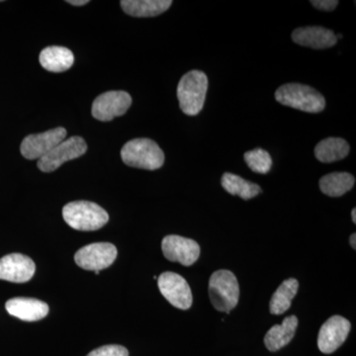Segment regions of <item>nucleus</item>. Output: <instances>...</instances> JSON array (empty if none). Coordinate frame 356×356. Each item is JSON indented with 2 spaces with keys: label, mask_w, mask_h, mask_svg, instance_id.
<instances>
[{
  "label": "nucleus",
  "mask_w": 356,
  "mask_h": 356,
  "mask_svg": "<svg viewBox=\"0 0 356 356\" xmlns=\"http://www.w3.org/2000/svg\"><path fill=\"white\" fill-rule=\"evenodd\" d=\"M350 321L341 316H332L318 332V348L325 355L334 353L343 346L350 334Z\"/></svg>",
  "instance_id": "9b49d317"
},
{
  "label": "nucleus",
  "mask_w": 356,
  "mask_h": 356,
  "mask_svg": "<svg viewBox=\"0 0 356 356\" xmlns=\"http://www.w3.org/2000/svg\"><path fill=\"white\" fill-rule=\"evenodd\" d=\"M312 6L323 11H332L336 9L339 1L336 0H314L311 1Z\"/></svg>",
  "instance_id": "393cba45"
},
{
  "label": "nucleus",
  "mask_w": 356,
  "mask_h": 356,
  "mask_svg": "<svg viewBox=\"0 0 356 356\" xmlns=\"http://www.w3.org/2000/svg\"><path fill=\"white\" fill-rule=\"evenodd\" d=\"M65 222L77 231L88 232L102 229L109 221V215L102 207L89 201H74L63 209Z\"/></svg>",
  "instance_id": "7ed1b4c3"
},
{
  "label": "nucleus",
  "mask_w": 356,
  "mask_h": 356,
  "mask_svg": "<svg viewBox=\"0 0 356 356\" xmlns=\"http://www.w3.org/2000/svg\"><path fill=\"white\" fill-rule=\"evenodd\" d=\"M86 356H129V351L124 346L109 344V346L96 348Z\"/></svg>",
  "instance_id": "b1692460"
},
{
  "label": "nucleus",
  "mask_w": 356,
  "mask_h": 356,
  "mask_svg": "<svg viewBox=\"0 0 356 356\" xmlns=\"http://www.w3.org/2000/svg\"><path fill=\"white\" fill-rule=\"evenodd\" d=\"M67 2V3L72 4V6H83L88 4L89 1L88 0H69V1Z\"/></svg>",
  "instance_id": "a878e982"
},
{
  "label": "nucleus",
  "mask_w": 356,
  "mask_h": 356,
  "mask_svg": "<svg viewBox=\"0 0 356 356\" xmlns=\"http://www.w3.org/2000/svg\"><path fill=\"white\" fill-rule=\"evenodd\" d=\"M132 104V97L126 91H107L95 98L91 113L102 122L113 120L123 116Z\"/></svg>",
  "instance_id": "0eeeda50"
},
{
  "label": "nucleus",
  "mask_w": 356,
  "mask_h": 356,
  "mask_svg": "<svg viewBox=\"0 0 356 356\" xmlns=\"http://www.w3.org/2000/svg\"><path fill=\"white\" fill-rule=\"evenodd\" d=\"M125 13L134 17H154L165 13L172 6V0H122Z\"/></svg>",
  "instance_id": "a211bd4d"
},
{
  "label": "nucleus",
  "mask_w": 356,
  "mask_h": 356,
  "mask_svg": "<svg viewBox=\"0 0 356 356\" xmlns=\"http://www.w3.org/2000/svg\"><path fill=\"white\" fill-rule=\"evenodd\" d=\"M125 165L142 170H156L165 163V154L154 140L140 138L129 140L121 149Z\"/></svg>",
  "instance_id": "f257e3e1"
},
{
  "label": "nucleus",
  "mask_w": 356,
  "mask_h": 356,
  "mask_svg": "<svg viewBox=\"0 0 356 356\" xmlns=\"http://www.w3.org/2000/svg\"><path fill=\"white\" fill-rule=\"evenodd\" d=\"M117 257V248L109 243H95L77 250L76 264L86 270L100 271L108 268Z\"/></svg>",
  "instance_id": "6e6552de"
},
{
  "label": "nucleus",
  "mask_w": 356,
  "mask_h": 356,
  "mask_svg": "<svg viewBox=\"0 0 356 356\" xmlns=\"http://www.w3.org/2000/svg\"><path fill=\"white\" fill-rule=\"evenodd\" d=\"M67 137V130L63 127L51 129L44 133L32 134L21 143L20 152L27 159H40L50 153Z\"/></svg>",
  "instance_id": "1a4fd4ad"
},
{
  "label": "nucleus",
  "mask_w": 356,
  "mask_h": 356,
  "mask_svg": "<svg viewBox=\"0 0 356 356\" xmlns=\"http://www.w3.org/2000/svg\"><path fill=\"white\" fill-rule=\"evenodd\" d=\"M292 40L300 46L312 49H327L334 46L337 40L332 30L321 26L298 28L292 33Z\"/></svg>",
  "instance_id": "4468645a"
},
{
  "label": "nucleus",
  "mask_w": 356,
  "mask_h": 356,
  "mask_svg": "<svg viewBox=\"0 0 356 356\" xmlns=\"http://www.w3.org/2000/svg\"><path fill=\"white\" fill-rule=\"evenodd\" d=\"M207 89L208 77L203 72L191 70L185 74L177 86V98L182 112L188 116L200 113Z\"/></svg>",
  "instance_id": "f03ea898"
},
{
  "label": "nucleus",
  "mask_w": 356,
  "mask_h": 356,
  "mask_svg": "<svg viewBox=\"0 0 356 356\" xmlns=\"http://www.w3.org/2000/svg\"><path fill=\"white\" fill-rule=\"evenodd\" d=\"M36 266L27 255L11 254L0 259V280L24 283L34 276Z\"/></svg>",
  "instance_id": "ddd939ff"
},
{
  "label": "nucleus",
  "mask_w": 356,
  "mask_h": 356,
  "mask_svg": "<svg viewBox=\"0 0 356 356\" xmlns=\"http://www.w3.org/2000/svg\"><path fill=\"white\" fill-rule=\"evenodd\" d=\"M245 163L254 172L266 175L273 168V159L266 149L257 147L245 154Z\"/></svg>",
  "instance_id": "5701e85b"
},
{
  "label": "nucleus",
  "mask_w": 356,
  "mask_h": 356,
  "mask_svg": "<svg viewBox=\"0 0 356 356\" xmlns=\"http://www.w3.org/2000/svg\"><path fill=\"white\" fill-rule=\"evenodd\" d=\"M275 99L285 106L308 113H318L325 107V99L315 88L305 84L287 83L276 90Z\"/></svg>",
  "instance_id": "20e7f679"
},
{
  "label": "nucleus",
  "mask_w": 356,
  "mask_h": 356,
  "mask_svg": "<svg viewBox=\"0 0 356 356\" xmlns=\"http://www.w3.org/2000/svg\"><path fill=\"white\" fill-rule=\"evenodd\" d=\"M350 145L341 138H327L315 147V156L321 163H331L341 161L350 153Z\"/></svg>",
  "instance_id": "6ab92c4d"
},
{
  "label": "nucleus",
  "mask_w": 356,
  "mask_h": 356,
  "mask_svg": "<svg viewBox=\"0 0 356 356\" xmlns=\"http://www.w3.org/2000/svg\"><path fill=\"white\" fill-rule=\"evenodd\" d=\"M159 291L175 308L188 310L192 306V292L188 283L179 274L163 273L158 278Z\"/></svg>",
  "instance_id": "9d476101"
},
{
  "label": "nucleus",
  "mask_w": 356,
  "mask_h": 356,
  "mask_svg": "<svg viewBox=\"0 0 356 356\" xmlns=\"http://www.w3.org/2000/svg\"><path fill=\"white\" fill-rule=\"evenodd\" d=\"M298 327V318L289 316L283 320L282 324L275 325L264 337V344L269 351H275L286 346L292 341Z\"/></svg>",
  "instance_id": "dca6fc26"
},
{
  "label": "nucleus",
  "mask_w": 356,
  "mask_h": 356,
  "mask_svg": "<svg viewBox=\"0 0 356 356\" xmlns=\"http://www.w3.org/2000/svg\"><path fill=\"white\" fill-rule=\"evenodd\" d=\"M209 296L217 311L229 314L238 305L240 298V287L235 274L225 269L215 271L209 280Z\"/></svg>",
  "instance_id": "39448f33"
},
{
  "label": "nucleus",
  "mask_w": 356,
  "mask_h": 356,
  "mask_svg": "<svg viewBox=\"0 0 356 356\" xmlns=\"http://www.w3.org/2000/svg\"><path fill=\"white\" fill-rule=\"evenodd\" d=\"M161 250L166 259L184 266L195 264L200 255V247L195 241L180 236H166L161 243Z\"/></svg>",
  "instance_id": "f8f14e48"
},
{
  "label": "nucleus",
  "mask_w": 356,
  "mask_h": 356,
  "mask_svg": "<svg viewBox=\"0 0 356 356\" xmlns=\"http://www.w3.org/2000/svg\"><path fill=\"white\" fill-rule=\"evenodd\" d=\"M40 64L51 72H63L74 65V56L65 47H47L40 54Z\"/></svg>",
  "instance_id": "f3484780"
},
{
  "label": "nucleus",
  "mask_w": 356,
  "mask_h": 356,
  "mask_svg": "<svg viewBox=\"0 0 356 356\" xmlns=\"http://www.w3.org/2000/svg\"><path fill=\"white\" fill-rule=\"evenodd\" d=\"M355 178L348 172H332L320 179V189L330 197H339L353 189Z\"/></svg>",
  "instance_id": "aec40b11"
},
{
  "label": "nucleus",
  "mask_w": 356,
  "mask_h": 356,
  "mask_svg": "<svg viewBox=\"0 0 356 356\" xmlns=\"http://www.w3.org/2000/svg\"><path fill=\"white\" fill-rule=\"evenodd\" d=\"M350 242L351 248H355H355H356V235H355V234H353V235L350 236Z\"/></svg>",
  "instance_id": "bb28decb"
},
{
  "label": "nucleus",
  "mask_w": 356,
  "mask_h": 356,
  "mask_svg": "<svg viewBox=\"0 0 356 356\" xmlns=\"http://www.w3.org/2000/svg\"><path fill=\"white\" fill-rule=\"evenodd\" d=\"M6 309L13 317L26 322L42 320L49 313L48 304L40 300L23 297L8 300L6 304Z\"/></svg>",
  "instance_id": "2eb2a0df"
},
{
  "label": "nucleus",
  "mask_w": 356,
  "mask_h": 356,
  "mask_svg": "<svg viewBox=\"0 0 356 356\" xmlns=\"http://www.w3.org/2000/svg\"><path fill=\"white\" fill-rule=\"evenodd\" d=\"M88 151V144L81 137H70L60 142L58 146L40 159L38 168L43 172H53L67 161L81 158Z\"/></svg>",
  "instance_id": "423d86ee"
},
{
  "label": "nucleus",
  "mask_w": 356,
  "mask_h": 356,
  "mask_svg": "<svg viewBox=\"0 0 356 356\" xmlns=\"http://www.w3.org/2000/svg\"><path fill=\"white\" fill-rule=\"evenodd\" d=\"M221 184L222 188L232 195H238L243 200H250L261 193L259 185L248 181L234 173L222 175Z\"/></svg>",
  "instance_id": "4be33fe9"
},
{
  "label": "nucleus",
  "mask_w": 356,
  "mask_h": 356,
  "mask_svg": "<svg viewBox=\"0 0 356 356\" xmlns=\"http://www.w3.org/2000/svg\"><path fill=\"white\" fill-rule=\"evenodd\" d=\"M356 210L355 208H353V211H351V218H353V222H356V216H355Z\"/></svg>",
  "instance_id": "cd10ccee"
},
{
  "label": "nucleus",
  "mask_w": 356,
  "mask_h": 356,
  "mask_svg": "<svg viewBox=\"0 0 356 356\" xmlns=\"http://www.w3.org/2000/svg\"><path fill=\"white\" fill-rule=\"evenodd\" d=\"M298 288L299 282L294 278L283 281L271 297L270 304H269L270 313L273 315H282L289 310L292 300L298 292Z\"/></svg>",
  "instance_id": "412c9836"
}]
</instances>
